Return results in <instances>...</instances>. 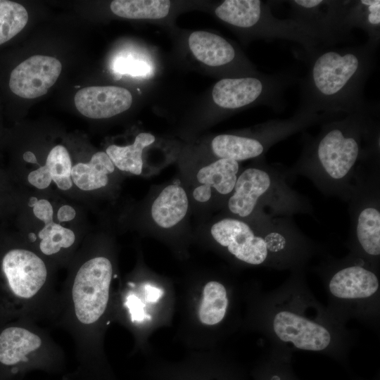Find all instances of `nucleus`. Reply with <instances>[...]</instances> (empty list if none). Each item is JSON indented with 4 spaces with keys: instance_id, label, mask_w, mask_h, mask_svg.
<instances>
[{
    "instance_id": "nucleus-1",
    "label": "nucleus",
    "mask_w": 380,
    "mask_h": 380,
    "mask_svg": "<svg viewBox=\"0 0 380 380\" xmlns=\"http://www.w3.org/2000/svg\"><path fill=\"white\" fill-rule=\"evenodd\" d=\"M259 327L271 346L343 356L355 342L346 322L321 304L305 281L303 269L260 298Z\"/></svg>"
},
{
    "instance_id": "nucleus-2",
    "label": "nucleus",
    "mask_w": 380,
    "mask_h": 380,
    "mask_svg": "<svg viewBox=\"0 0 380 380\" xmlns=\"http://www.w3.org/2000/svg\"><path fill=\"white\" fill-rule=\"evenodd\" d=\"M379 46L367 41L348 47H320L307 58L299 79L300 107L329 114L372 113L364 88L376 63Z\"/></svg>"
},
{
    "instance_id": "nucleus-3",
    "label": "nucleus",
    "mask_w": 380,
    "mask_h": 380,
    "mask_svg": "<svg viewBox=\"0 0 380 380\" xmlns=\"http://www.w3.org/2000/svg\"><path fill=\"white\" fill-rule=\"evenodd\" d=\"M111 261L102 255L82 262L58 291L50 326L63 329L73 341L77 355L89 362L101 349L102 324L110 300Z\"/></svg>"
},
{
    "instance_id": "nucleus-4",
    "label": "nucleus",
    "mask_w": 380,
    "mask_h": 380,
    "mask_svg": "<svg viewBox=\"0 0 380 380\" xmlns=\"http://www.w3.org/2000/svg\"><path fill=\"white\" fill-rule=\"evenodd\" d=\"M372 115V113H353L329 120L306 144L296 168L310 172L327 189L343 186L357 164L376 144V126Z\"/></svg>"
},
{
    "instance_id": "nucleus-5",
    "label": "nucleus",
    "mask_w": 380,
    "mask_h": 380,
    "mask_svg": "<svg viewBox=\"0 0 380 380\" xmlns=\"http://www.w3.org/2000/svg\"><path fill=\"white\" fill-rule=\"evenodd\" d=\"M58 291L34 251L0 242V327L18 320L52 322Z\"/></svg>"
},
{
    "instance_id": "nucleus-6",
    "label": "nucleus",
    "mask_w": 380,
    "mask_h": 380,
    "mask_svg": "<svg viewBox=\"0 0 380 380\" xmlns=\"http://www.w3.org/2000/svg\"><path fill=\"white\" fill-rule=\"evenodd\" d=\"M210 232L236 260L251 265L300 270L315 250L298 232L274 222L258 234L248 223L227 217L215 223Z\"/></svg>"
},
{
    "instance_id": "nucleus-7",
    "label": "nucleus",
    "mask_w": 380,
    "mask_h": 380,
    "mask_svg": "<svg viewBox=\"0 0 380 380\" xmlns=\"http://www.w3.org/2000/svg\"><path fill=\"white\" fill-rule=\"evenodd\" d=\"M319 270L328 298L327 308L346 322L355 319L379 332V269L350 253L343 259L324 262Z\"/></svg>"
},
{
    "instance_id": "nucleus-8",
    "label": "nucleus",
    "mask_w": 380,
    "mask_h": 380,
    "mask_svg": "<svg viewBox=\"0 0 380 380\" xmlns=\"http://www.w3.org/2000/svg\"><path fill=\"white\" fill-rule=\"evenodd\" d=\"M62 347L49 330L29 320L0 327V365L17 372L22 367L59 360Z\"/></svg>"
},
{
    "instance_id": "nucleus-9",
    "label": "nucleus",
    "mask_w": 380,
    "mask_h": 380,
    "mask_svg": "<svg viewBox=\"0 0 380 380\" xmlns=\"http://www.w3.org/2000/svg\"><path fill=\"white\" fill-rule=\"evenodd\" d=\"M289 189L270 167H248L238 176L233 194L228 200V208L240 217H248L262 199L272 209L283 210L287 209L281 205V201H287L283 198L292 196V194L286 193Z\"/></svg>"
},
{
    "instance_id": "nucleus-10",
    "label": "nucleus",
    "mask_w": 380,
    "mask_h": 380,
    "mask_svg": "<svg viewBox=\"0 0 380 380\" xmlns=\"http://www.w3.org/2000/svg\"><path fill=\"white\" fill-rule=\"evenodd\" d=\"M348 1L291 0V19L312 32L324 46H331L345 40L349 33L343 25Z\"/></svg>"
},
{
    "instance_id": "nucleus-11",
    "label": "nucleus",
    "mask_w": 380,
    "mask_h": 380,
    "mask_svg": "<svg viewBox=\"0 0 380 380\" xmlns=\"http://www.w3.org/2000/svg\"><path fill=\"white\" fill-rule=\"evenodd\" d=\"M61 70V63L54 57L32 56L10 70L7 88L13 95L19 98L39 97L55 84Z\"/></svg>"
},
{
    "instance_id": "nucleus-12",
    "label": "nucleus",
    "mask_w": 380,
    "mask_h": 380,
    "mask_svg": "<svg viewBox=\"0 0 380 380\" xmlns=\"http://www.w3.org/2000/svg\"><path fill=\"white\" fill-rule=\"evenodd\" d=\"M351 253L379 269L380 210L377 201H364L355 211Z\"/></svg>"
},
{
    "instance_id": "nucleus-13",
    "label": "nucleus",
    "mask_w": 380,
    "mask_h": 380,
    "mask_svg": "<svg viewBox=\"0 0 380 380\" xmlns=\"http://www.w3.org/2000/svg\"><path fill=\"white\" fill-rule=\"evenodd\" d=\"M74 101L82 115L102 119L128 110L132 103V96L129 91L120 87H87L76 93Z\"/></svg>"
},
{
    "instance_id": "nucleus-14",
    "label": "nucleus",
    "mask_w": 380,
    "mask_h": 380,
    "mask_svg": "<svg viewBox=\"0 0 380 380\" xmlns=\"http://www.w3.org/2000/svg\"><path fill=\"white\" fill-rule=\"evenodd\" d=\"M189 46L198 61L210 67L232 65L239 60L236 48L224 37L212 32H192Z\"/></svg>"
},
{
    "instance_id": "nucleus-15",
    "label": "nucleus",
    "mask_w": 380,
    "mask_h": 380,
    "mask_svg": "<svg viewBox=\"0 0 380 380\" xmlns=\"http://www.w3.org/2000/svg\"><path fill=\"white\" fill-rule=\"evenodd\" d=\"M343 25L349 33L353 28H360L367 34V41L379 45L380 1H348L343 15Z\"/></svg>"
},
{
    "instance_id": "nucleus-16",
    "label": "nucleus",
    "mask_w": 380,
    "mask_h": 380,
    "mask_svg": "<svg viewBox=\"0 0 380 380\" xmlns=\"http://www.w3.org/2000/svg\"><path fill=\"white\" fill-rule=\"evenodd\" d=\"M188 206L189 201L184 189L172 184L165 187L153 203L151 215L159 227L168 229L184 217Z\"/></svg>"
},
{
    "instance_id": "nucleus-17",
    "label": "nucleus",
    "mask_w": 380,
    "mask_h": 380,
    "mask_svg": "<svg viewBox=\"0 0 380 380\" xmlns=\"http://www.w3.org/2000/svg\"><path fill=\"white\" fill-rule=\"evenodd\" d=\"M211 148L218 159L238 162L259 157L270 148L251 136L222 134L213 139Z\"/></svg>"
},
{
    "instance_id": "nucleus-18",
    "label": "nucleus",
    "mask_w": 380,
    "mask_h": 380,
    "mask_svg": "<svg viewBox=\"0 0 380 380\" xmlns=\"http://www.w3.org/2000/svg\"><path fill=\"white\" fill-rule=\"evenodd\" d=\"M115 165L106 152L94 153L88 163H79L72 167L71 179L80 189L91 191L105 186L109 174L113 172Z\"/></svg>"
},
{
    "instance_id": "nucleus-19",
    "label": "nucleus",
    "mask_w": 380,
    "mask_h": 380,
    "mask_svg": "<svg viewBox=\"0 0 380 380\" xmlns=\"http://www.w3.org/2000/svg\"><path fill=\"white\" fill-rule=\"evenodd\" d=\"M155 139L153 134L141 132L136 137L132 144L126 146L110 145L106 148V153L115 167L122 171L139 175L143 167V150L153 144Z\"/></svg>"
},
{
    "instance_id": "nucleus-20",
    "label": "nucleus",
    "mask_w": 380,
    "mask_h": 380,
    "mask_svg": "<svg viewBox=\"0 0 380 380\" xmlns=\"http://www.w3.org/2000/svg\"><path fill=\"white\" fill-rule=\"evenodd\" d=\"M239 170V162L229 159H217L198 172V181L219 194L227 195L234 190Z\"/></svg>"
},
{
    "instance_id": "nucleus-21",
    "label": "nucleus",
    "mask_w": 380,
    "mask_h": 380,
    "mask_svg": "<svg viewBox=\"0 0 380 380\" xmlns=\"http://www.w3.org/2000/svg\"><path fill=\"white\" fill-rule=\"evenodd\" d=\"M229 300L224 285L216 281L206 284L198 310L200 321L207 325H215L225 317Z\"/></svg>"
},
{
    "instance_id": "nucleus-22",
    "label": "nucleus",
    "mask_w": 380,
    "mask_h": 380,
    "mask_svg": "<svg viewBox=\"0 0 380 380\" xmlns=\"http://www.w3.org/2000/svg\"><path fill=\"white\" fill-rule=\"evenodd\" d=\"M170 1L167 0H115L111 11L129 19H160L167 15Z\"/></svg>"
},
{
    "instance_id": "nucleus-23",
    "label": "nucleus",
    "mask_w": 380,
    "mask_h": 380,
    "mask_svg": "<svg viewBox=\"0 0 380 380\" xmlns=\"http://www.w3.org/2000/svg\"><path fill=\"white\" fill-rule=\"evenodd\" d=\"M37 236L39 250L46 257L58 255L70 248L75 241L73 231L53 222L45 224Z\"/></svg>"
},
{
    "instance_id": "nucleus-24",
    "label": "nucleus",
    "mask_w": 380,
    "mask_h": 380,
    "mask_svg": "<svg viewBox=\"0 0 380 380\" xmlns=\"http://www.w3.org/2000/svg\"><path fill=\"white\" fill-rule=\"evenodd\" d=\"M27 9L21 4L0 0V46L16 37L28 21Z\"/></svg>"
},
{
    "instance_id": "nucleus-25",
    "label": "nucleus",
    "mask_w": 380,
    "mask_h": 380,
    "mask_svg": "<svg viewBox=\"0 0 380 380\" xmlns=\"http://www.w3.org/2000/svg\"><path fill=\"white\" fill-rule=\"evenodd\" d=\"M52 180L62 190L72 186L71 179L72 163L68 150L62 145H57L49 152L45 164Z\"/></svg>"
},
{
    "instance_id": "nucleus-26",
    "label": "nucleus",
    "mask_w": 380,
    "mask_h": 380,
    "mask_svg": "<svg viewBox=\"0 0 380 380\" xmlns=\"http://www.w3.org/2000/svg\"><path fill=\"white\" fill-rule=\"evenodd\" d=\"M122 308L125 309L132 324H140L151 319L146 312V304L135 293L129 291L123 298Z\"/></svg>"
},
{
    "instance_id": "nucleus-27",
    "label": "nucleus",
    "mask_w": 380,
    "mask_h": 380,
    "mask_svg": "<svg viewBox=\"0 0 380 380\" xmlns=\"http://www.w3.org/2000/svg\"><path fill=\"white\" fill-rule=\"evenodd\" d=\"M113 69L120 75L144 76L150 72L151 68L145 61L139 59L120 58L115 61Z\"/></svg>"
},
{
    "instance_id": "nucleus-28",
    "label": "nucleus",
    "mask_w": 380,
    "mask_h": 380,
    "mask_svg": "<svg viewBox=\"0 0 380 380\" xmlns=\"http://www.w3.org/2000/svg\"><path fill=\"white\" fill-rule=\"evenodd\" d=\"M27 180L36 188L44 189L50 185L52 179L47 166L44 165L30 172Z\"/></svg>"
},
{
    "instance_id": "nucleus-29",
    "label": "nucleus",
    "mask_w": 380,
    "mask_h": 380,
    "mask_svg": "<svg viewBox=\"0 0 380 380\" xmlns=\"http://www.w3.org/2000/svg\"><path fill=\"white\" fill-rule=\"evenodd\" d=\"M33 213L36 217L44 222V224L53 222V207L47 200H38L33 207Z\"/></svg>"
},
{
    "instance_id": "nucleus-30",
    "label": "nucleus",
    "mask_w": 380,
    "mask_h": 380,
    "mask_svg": "<svg viewBox=\"0 0 380 380\" xmlns=\"http://www.w3.org/2000/svg\"><path fill=\"white\" fill-rule=\"evenodd\" d=\"M145 295V300L147 303H156L163 295V291L158 287L150 284H145L143 286Z\"/></svg>"
},
{
    "instance_id": "nucleus-31",
    "label": "nucleus",
    "mask_w": 380,
    "mask_h": 380,
    "mask_svg": "<svg viewBox=\"0 0 380 380\" xmlns=\"http://www.w3.org/2000/svg\"><path fill=\"white\" fill-rule=\"evenodd\" d=\"M211 195V188L203 184L197 186L193 192L194 199L199 202H206L209 201Z\"/></svg>"
},
{
    "instance_id": "nucleus-32",
    "label": "nucleus",
    "mask_w": 380,
    "mask_h": 380,
    "mask_svg": "<svg viewBox=\"0 0 380 380\" xmlns=\"http://www.w3.org/2000/svg\"><path fill=\"white\" fill-rule=\"evenodd\" d=\"M76 212L70 205H65L61 206L58 213L57 217L60 222H68L73 220L75 217Z\"/></svg>"
},
{
    "instance_id": "nucleus-33",
    "label": "nucleus",
    "mask_w": 380,
    "mask_h": 380,
    "mask_svg": "<svg viewBox=\"0 0 380 380\" xmlns=\"http://www.w3.org/2000/svg\"><path fill=\"white\" fill-rule=\"evenodd\" d=\"M23 159L27 163H37V158L31 151H26L23 155Z\"/></svg>"
},
{
    "instance_id": "nucleus-34",
    "label": "nucleus",
    "mask_w": 380,
    "mask_h": 380,
    "mask_svg": "<svg viewBox=\"0 0 380 380\" xmlns=\"http://www.w3.org/2000/svg\"><path fill=\"white\" fill-rule=\"evenodd\" d=\"M27 239L30 243H35L37 241V235L34 233H29L27 235Z\"/></svg>"
},
{
    "instance_id": "nucleus-35",
    "label": "nucleus",
    "mask_w": 380,
    "mask_h": 380,
    "mask_svg": "<svg viewBox=\"0 0 380 380\" xmlns=\"http://www.w3.org/2000/svg\"><path fill=\"white\" fill-rule=\"evenodd\" d=\"M37 201H38V199L36 197L32 196L28 201V205L30 207H34L37 203Z\"/></svg>"
},
{
    "instance_id": "nucleus-36",
    "label": "nucleus",
    "mask_w": 380,
    "mask_h": 380,
    "mask_svg": "<svg viewBox=\"0 0 380 380\" xmlns=\"http://www.w3.org/2000/svg\"><path fill=\"white\" fill-rule=\"evenodd\" d=\"M270 380H282V378L279 374L272 373L270 376Z\"/></svg>"
}]
</instances>
